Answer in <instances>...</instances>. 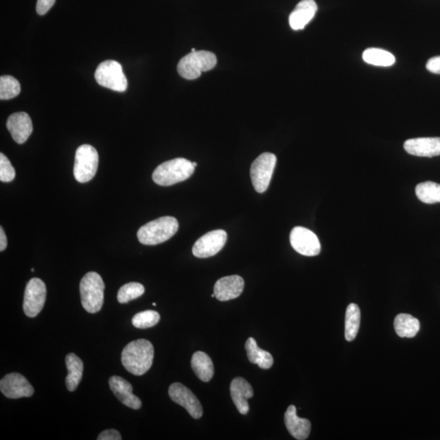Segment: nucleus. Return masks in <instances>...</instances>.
Returning <instances> with one entry per match:
<instances>
[{
  "mask_svg": "<svg viewBox=\"0 0 440 440\" xmlns=\"http://www.w3.org/2000/svg\"><path fill=\"white\" fill-rule=\"evenodd\" d=\"M111 389L119 402L132 409H139L142 406L141 400L133 394V387L124 378L113 376L108 380Z\"/></svg>",
  "mask_w": 440,
  "mask_h": 440,
  "instance_id": "4468645a",
  "label": "nucleus"
},
{
  "mask_svg": "<svg viewBox=\"0 0 440 440\" xmlns=\"http://www.w3.org/2000/svg\"><path fill=\"white\" fill-rule=\"evenodd\" d=\"M315 0H302L290 13L289 23L294 30H303L315 16L317 12Z\"/></svg>",
  "mask_w": 440,
  "mask_h": 440,
  "instance_id": "6ab92c4d",
  "label": "nucleus"
},
{
  "mask_svg": "<svg viewBox=\"0 0 440 440\" xmlns=\"http://www.w3.org/2000/svg\"><path fill=\"white\" fill-rule=\"evenodd\" d=\"M285 424L290 434L296 439H307L310 435L312 424L310 421L300 418L294 405H290L285 413Z\"/></svg>",
  "mask_w": 440,
  "mask_h": 440,
  "instance_id": "aec40b11",
  "label": "nucleus"
},
{
  "mask_svg": "<svg viewBox=\"0 0 440 440\" xmlns=\"http://www.w3.org/2000/svg\"><path fill=\"white\" fill-rule=\"evenodd\" d=\"M228 235L224 230L211 231L200 238L193 247V254L200 259L210 258L223 249Z\"/></svg>",
  "mask_w": 440,
  "mask_h": 440,
  "instance_id": "9d476101",
  "label": "nucleus"
},
{
  "mask_svg": "<svg viewBox=\"0 0 440 440\" xmlns=\"http://www.w3.org/2000/svg\"><path fill=\"white\" fill-rule=\"evenodd\" d=\"M159 321V313L152 310H147L135 315L132 318V325L138 329H148L154 327Z\"/></svg>",
  "mask_w": 440,
  "mask_h": 440,
  "instance_id": "c756f323",
  "label": "nucleus"
},
{
  "mask_svg": "<svg viewBox=\"0 0 440 440\" xmlns=\"http://www.w3.org/2000/svg\"><path fill=\"white\" fill-rule=\"evenodd\" d=\"M193 164H194V167H197V165H198V163H193Z\"/></svg>",
  "mask_w": 440,
  "mask_h": 440,
  "instance_id": "c9c22d12",
  "label": "nucleus"
},
{
  "mask_svg": "<svg viewBox=\"0 0 440 440\" xmlns=\"http://www.w3.org/2000/svg\"><path fill=\"white\" fill-rule=\"evenodd\" d=\"M21 93L19 82L10 76L0 77V99L7 101L17 97Z\"/></svg>",
  "mask_w": 440,
  "mask_h": 440,
  "instance_id": "cd10ccee",
  "label": "nucleus"
},
{
  "mask_svg": "<svg viewBox=\"0 0 440 440\" xmlns=\"http://www.w3.org/2000/svg\"><path fill=\"white\" fill-rule=\"evenodd\" d=\"M231 397L241 415H246L250 410L248 400L253 397L254 391L245 378H234L230 386Z\"/></svg>",
  "mask_w": 440,
  "mask_h": 440,
  "instance_id": "a211bd4d",
  "label": "nucleus"
},
{
  "mask_svg": "<svg viewBox=\"0 0 440 440\" xmlns=\"http://www.w3.org/2000/svg\"><path fill=\"white\" fill-rule=\"evenodd\" d=\"M16 172L10 163V159L3 154H0V181L2 182H11L14 180Z\"/></svg>",
  "mask_w": 440,
  "mask_h": 440,
  "instance_id": "7c9ffc66",
  "label": "nucleus"
},
{
  "mask_svg": "<svg viewBox=\"0 0 440 440\" xmlns=\"http://www.w3.org/2000/svg\"><path fill=\"white\" fill-rule=\"evenodd\" d=\"M143 293H145V287L141 283H128L119 289L117 300L120 303H126L141 297Z\"/></svg>",
  "mask_w": 440,
  "mask_h": 440,
  "instance_id": "c85d7f7f",
  "label": "nucleus"
},
{
  "mask_svg": "<svg viewBox=\"0 0 440 440\" xmlns=\"http://www.w3.org/2000/svg\"><path fill=\"white\" fill-rule=\"evenodd\" d=\"M195 51H196L195 49H192L191 52H195Z\"/></svg>",
  "mask_w": 440,
  "mask_h": 440,
  "instance_id": "e433bc0d",
  "label": "nucleus"
},
{
  "mask_svg": "<svg viewBox=\"0 0 440 440\" xmlns=\"http://www.w3.org/2000/svg\"><path fill=\"white\" fill-rule=\"evenodd\" d=\"M8 246V239L5 233H4L3 227L0 228V251H3Z\"/></svg>",
  "mask_w": 440,
  "mask_h": 440,
  "instance_id": "f704fd0d",
  "label": "nucleus"
},
{
  "mask_svg": "<svg viewBox=\"0 0 440 440\" xmlns=\"http://www.w3.org/2000/svg\"><path fill=\"white\" fill-rule=\"evenodd\" d=\"M169 396L174 402L184 407L194 419H199L203 415V408L197 396L188 387L180 382L173 383L169 387Z\"/></svg>",
  "mask_w": 440,
  "mask_h": 440,
  "instance_id": "f8f14e48",
  "label": "nucleus"
},
{
  "mask_svg": "<svg viewBox=\"0 0 440 440\" xmlns=\"http://www.w3.org/2000/svg\"><path fill=\"white\" fill-rule=\"evenodd\" d=\"M98 440H121V437L119 431L116 430H106L99 435Z\"/></svg>",
  "mask_w": 440,
  "mask_h": 440,
  "instance_id": "473e14b6",
  "label": "nucleus"
},
{
  "mask_svg": "<svg viewBox=\"0 0 440 440\" xmlns=\"http://www.w3.org/2000/svg\"><path fill=\"white\" fill-rule=\"evenodd\" d=\"M217 63L216 56L208 51L191 52L183 58L177 65L178 75L185 80H193L202 72L211 71Z\"/></svg>",
  "mask_w": 440,
  "mask_h": 440,
  "instance_id": "20e7f679",
  "label": "nucleus"
},
{
  "mask_svg": "<svg viewBox=\"0 0 440 440\" xmlns=\"http://www.w3.org/2000/svg\"><path fill=\"white\" fill-rule=\"evenodd\" d=\"M56 0H37L36 10L38 15H45L51 7L54 5Z\"/></svg>",
  "mask_w": 440,
  "mask_h": 440,
  "instance_id": "2f4dec72",
  "label": "nucleus"
},
{
  "mask_svg": "<svg viewBox=\"0 0 440 440\" xmlns=\"http://www.w3.org/2000/svg\"><path fill=\"white\" fill-rule=\"evenodd\" d=\"M245 348L251 363L257 364L263 369H268L273 365V356L268 351L261 349L255 338H248Z\"/></svg>",
  "mask_w": 440,
  "mask_h": 440,
  "instance_id": "5701e85b",
  "label": "nucleus"
},
{
  "mask_svg": "<svg viewBox=\"0 0 440 440\" xmlns=\"http://www.w3.org/2000/svg\"><path fill=\"white\" fill-rule=\"evenodd\" d=\"M104 283L97 273L90 272L80 281L81 303L89 313L101 311L104 303Z\"/></svg>",
  "mask_w": 440,
  "mask_h": 440,
  "instance_id": "39448f33",
  "label": "nucleus"
},
{
  "mask_svg": "<svg viewBox=\"0 0 440 440\" xmlns=\"http://www.w3.org/2000/svg\"><path fill=\"white\" fill-rule=\"evenodd\" d=\"M7 128L17 143H24L33 132L32 119L24 112L13 113L8 119Z\"/></svg>",
  "mask_w": 440,
  "mask_h": 440,
  "instance_id": "f3484780",
  "label": "nucleus"
},
{
  "mask_svg": "<svg viewBox=\"0 0 440 440\" xmlns=\"http://www.w3.org/2000/svg\"><path fill=\"white\" fill-rule=\"evenodd\" d=\"M404 150L408 154L432 158L440 155V138L424 137L408 139L405 141Z\"/></svg>",
  "mask_w": 440,
  "mask_h": 440,
  "instance_id": "2eb2a0df",
  "label": "nucleus"
},
{
  "mask_svg": "<svg viewBox=\"0 0 440 440\" xmlns=\"http://www.w3.org/2000/svg\"><path fill=\"white\" fill-rule=\"evenodd\" d=\"M416 195L421 202L426 204L440 202V185L432 181L421 183L416 187Z\"/></svg>",
  "mask_w": 440,
  "mask_h": 440,
  "instance_id": "bb28decb",
  "label": "nucleus"
},
{
  "mask_svg": "<svg viewBox=\"0 0 440 440\" xmlns=\"http://www.w3.org/2000/svg\"><path fill=\"white\" fill-rule=\"evenodd\" d=\"M276 164L277 157L271 152H264L253 162L251 177L257 193L263 194L268 189Z\"/></svg>",
  "mask_w": 440,
  "mask_h": 440,
  "instance_id": "6e6552de",
  "label": "nucleus"
},
{
  "mask_svg": "<svg viewBox=\"0 0 440 440\" xmlns=\"http://www.w3.org/2000/svg\"><path fill=\"white\" fill-rule=\"evenodd\" d=\"M154 348L146 339L130 342L121 352V363L124 368L136 376L149 371L154 361Z\"/></svg>",
  "mask_w": 440,
  "mask_h": 440,
  "instance_id": "f257e3e1",
  "label": "nucleus"
},
{
  "mask_svg": "<svg viewBox=\"0 0 440 440\" xmlns=\"http://www.w3.org/2000/svg\"><path fill=\"white\" fill-rule=\"evenodd\" d=\"M99 155L97 150L90 145H82L78 148L76 154L73 176L80 183L93 180L97 172Z\"/></svg>",
  "mask_w": 440,
  "mask_h": 440,
  "instance_id": "423d86ee",
  "label": "nucleus"
},
{
  "mask_svg": "<svg viewBox=\"0 0 440 440\" xmlns=\"http://www.w3.org/2000/svg\"><path fill=\"white\" fill-rule=\"evenodd\" d=\"M290 244L295 251L304 256H316L321 246L316 235L303 227H295L290 233Z\"/></svg>",
  "mask_w": 440,
  "mask_h": 440,
  "instance_id": "9b49d317",
  "label": "nucleus"
},
{
  "mask_svg": "<svg viewBox=\"0 0 440 440\" xmlns=\"http://www.w3.org/2000/svg\"><path fill=\"white\" fill-rule=\"evenodd\" d=\"M95 78L100 85L113 91L124 93L128 89V82L123 67L115 60H108L100 64L95 72Z\"/></svg>",
  "mask_w": 440,
  "mask_h": 440,
  "instance_id": "0eeeda50",
  "label": "nucleus"
},
{
  "mask_svg": "<svg viewBox=\"0 0 440 440\" xmlns=\"http://www.w3.org/2000/svg\"><path fill=\"white\" fill-rule=\"evenodd\" d=\"M195 171L193 163L178 158L159 165L152 173V180L161 186H172L188 180Z\"/></svg>",
  "mask_w": 440,
  "mask_h": 440,
  "instance_id": "7ed1b4c3",
  "label": "nucleus"
},
{
  "mask_svg": "<svg viewBox=\"0 0 440 440\" xmlns=\"http://www.w3.org/2000/svg\"><path fill=\"white\" fill-rule=\"evenodd\" d=\"M178 223L176 218L163 216L149 222L137 233L139 242L146 246H156L172 238L177 233Z\"/></svg>",
  "mask_w": 440,
  "mask_h": 440,
  "instance_id": "f03ea898",
  "label": "nucleus"
},
{
  "mask_svg": "<svg viewBox=\"0 0 440 440\" xmlns=\"http://www.w3.org/2000/svg\"><path fill=\"white\" fill-rule=\"evenodd\" d=\"M245 282L243 278L238 275L220 278L216 283L214 294L220 301L224 302L237 299L242 294Z\"/></svg>",
  "mask_w": 440,
  "mask_h": 440,
  "instance_id": "dca6fc26",
  "label": "nucleus"
},
{
  "mask_svg": "<svg viewBox=\"0 0 440 440\" xmlns=\"http://www.w3.org/2000/svg\"><path fill=\"white\" fill-rule=\"evenodd\" d=\"M191 366L196 375L202 382L211 381L214 376V364L207 353L195 352L192 357Z\"/></svg>",
  "mask_w": 440,
  "mask_h": 440,
  "instance_id": "412c9836",
  "label": "nucleus"
},
{
  "mask_svg": "<svg viewBox=\"0 0 440 440\" xmlns=\"http://www.w3.org/2000/svg\"><path fill=\"white\" fill-rule=\"evenodd\" d=\"M363 60L366 63L375 67H389L395 62V58L391 52L380 49H368L363 52Z\"/></svg>",
  "mask_w": 440,
  "mask_h": 440,
  "instance_id": "a878e982",
  "label": "nucleus"
},
{
  "mask_svg": "<svg viewBox=\"0 0 440 440\" xmlns=\"http://www.w3.org/2000/svg\"><path fill=\"white\" fill-rule=\"evenodd\" d=\"M65 364L68 370V375L65 379L67 389L69 391H75L82 380L84 363L75 353H69L65 357Z\"/></svg>",
  "mask_w": 440,
  "mask_h": 440,
  "instance_id": "4be33fe9",
  "label": "nucleus"
},
{
  "mask_svg": "<svg viewBox=\"0 0 440 440\" xmlns=\"http://www.w3.org/2000/svg\"><path fill=\"white\" fill-rule=\"evenodd\" d=\"M47 298L45 283L40 279L33 278L25 287L23 310L28 317L37 316L45 307Z\"/></svg>",
  "mask_w": 440,
  "mask_h": 440,
  "instance_id": "1a4fd4ad",
  "label": "nucleus"
},
{
  "mask_svg": "<svg viewBox=\"0 0 440 440\" xmlns=\"http://www.w3.org/2000/svg\"><path fill=\"white\" fill-rule=\"evenodd\" d=\"M394 327L400 338H412L419 332L420 322L411 315L402 313L395 317Z\"/></svg>",
  "mask_w": 440,
  "mask_h": 440,
  "instance_id": "b1692460",
  "label": "nucleus"
},
{
  "mask_svg": "<svg viewBox=\"0 0 440 440\" xmlns=\"http://www.w3.org/2000/svg\"><path fill=\"white\" fill-rule=\"evenodd\" d=\"M426 69L431 73L440 75V56L430 58L426 63Z\"/></svg>",
  "mask_w": 440,
  "mask_h": 440,
  "instance_id": "72a5a7b5",
  "label": "nucleus"
},
{
  "mask_svg": "<svg viewBox=\"0 0 440 440\" xmlns=\"http://www.w3.org/2000/svg\"><path fill=\"white\" fill-rule=\"evenodd\" d=\"M360 325V310L355 303L348 305L345 320V338L351 342L358 334Z\"/></svg>",
  "mask_w": 440,
  "mask_h": 440,
  "instance_id": "393cba45",
  "label": "nucleus"
},
{
  "mask_svg": "<svg viewBox=\"0 0 440 440\" xmlns=\"http://www.w3.org/2000/svg\"><path fill=\"white\" fill-rule=\"evenodd\" d=\"M0 391L10 399L30 397L34 395V387L23 375L12 373L4 376L0 381Z\"/></svg>",
  "mask_w": 440,
  "mask_h": 440,
  "instance_id": "ddd939ff",
  "label": "nucleus"
}]
</instances>
